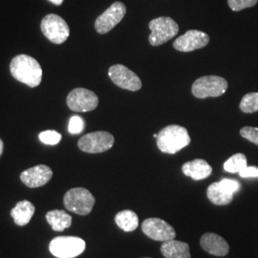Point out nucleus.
<instances>
[{
  "mask_svg": "<svg viewBox=\"0 0 258 258\" xmlns=\"http://www.w3.org/2000/svg\"><path fill=\"white\" fill-rule=\"evenodd\" d=\"M46 220L55 231H63L72 225V217L64 211L59 210L47 212Z\"/></svg>",
  "mask_w": 258,
  "mask_h": 258,
  "instance_id": "obj_19",
  "label": "nucleus"
},
{
  "mask_svg": "<svg viewBox=\"0 0 258 258\" xmlns=\"http://www.w3.org/2000/svg\"><path fill=\"white\" fill-rule=\"evenodd\" d=\"M143 258H150V257H143Z\"/></svg>",
  "mask_w": 258,
  "mask_h": 258,
  "instance_id": "obj_32",
  "label": "nucleus"
},
{
  "mask_svg": "<svg viewBox=\"0 0 258 258\" xmlns=\"http://www.w3.org/2000/svg\"><path fill=\"white\" fill-rule=\"evenodd\" d=\"M207 196L212 204L217 206L229 205L233 200V194H229L227 190H225L219 182L212 183L208 187Z\"/></svg>",
  "mask_w": 258,
  "mask_h": 258,
  "instance_id": "obj_20",
  "label": "nucleus"
},
{
  "mask_svg": "<svg viewBox=\"0 0 258 258\" xmlns=\"http://www.w3.org/2000/svg\"><path fill=\"white\" fill-rule=\"evenodd\" d=\"M219 184H221L222 187L229 194H234L239 190V183L233 179H223L219 182Z\"/></svg>",
  "mask_w": 258,
  "mask_h": 258,
  "instance_id": "obj_28",
  "label": "nucleus"
},
{
  "mask_svg": "<svg viewBox=\"0 0 258 258\" xmlns=\"http://www.w3.org/2000/svg\"><path fill=\"white\" fill-rule=\"evenodd\" d=\"M12 76L29 87H37L42 80V69L37 59L28 55L15 56L10 64Z\"/></svg>",
  "mask_w": 258,
  "mask_h": 258,
  "instance_id": "obj_1",
  "label": "nucleus"
},
{
  "mask_svg": "<svg viewBox=\"0 0 258 258\" xmlns=\"http://www.w3.org/2000/svg\"><path fill=\"white\" fill-rule=\"evenodd\" d=\"M115 139L109 132L97 131L84 135L79 140V148L86 153H102L109 150L114 145Z\"/></svg>",
  "mask_w": 258,
  "mask_h": 258,
  "instance_id": "obj_8",
  "label": "nucleus"
},
{
  "mask_svg": "<svg viewBox=\"0 0 258 258\" xmlns=\"http://www.w3.org/2000/svg\"><path fill=\"white\" fill-rule=\"evenodd\" d=\"M209 42L210 37L206 33L198 30H189L176 39L173 47L179 52L186 53L204 48Z\"/></svg>",
  "mask_w": 258,
  "mask_h": 258,
  "instance_id": "obj_13",
  "label": "nucleus"
},
{
  "mask_svg": "<svg viewBox=\"0 0 258 258\" xmlns=\"http://www.w3.org/2000/svg\"><path fill=\"white\" fill-rule=\"evenodd\" d=\"M99 98L95 93L85 88H76L67 96V105L72 111L89 112L97 108Z\"/></svg>",
  "mask_w": 258,
  "mask_h": 258,
  "instance_id": "obj_10",
  "label": "nucleus"
},
{
  "mask_svg": "<svg viewBox=\"0 0 258 258\" xmlns=\"http://www.w3.org/2000/svg\"><path fill=\"white\" fill-rule=\"evenodd\" d=\"M148 26L151 30L148 40L152 46H159L166 43L175 37L179 32L178 24L173 19L166 17L152 19Z\"/></svg>",
  "mask_w": 258,
  "mask_h": 258,
  "instance_id": "obj_5",
  "label": "nucleus"
},
{
  "mask_svg": "<svg viewBox=\"0 0 258 258\" xmlns=\"http://www.w3.org/2000/svg\"><path fill=\"white\" fill-rule=\"evenodd\" d=\"M86 247L85 241L75 236H58L50 242L49 249L58 258H74L82 254Z\"/></svg>",
  "mask_w": 258,
  "mask_h": 258,
  "instance_id": "obj_6",
  "label": "nucleus"
},
{
  "mask_svg": "<svg viewBox=\"0 0 258 258\" xmlns=\"http://www.w3.org/2000/svg\"><path fill=\"white\" fill-rule=\"evenodd\" d=\"M85 127V122L82 117L80 116H73L69 120L68 124V131L70 134L77 135L81 134Z\"/></svg>",
  "mask_w": 258,
  "mask_h": 258,
  "instance_id": "obj_25",
  "label": "nucleus"
},
{
  "mask_svg": "<svg viewBox=\"0 0 258 258\" xmlns=\"http://www.w3.org/2000/svg\"><path fill=\"white\" fill-rule=\"evenodd\" d=\"M40 28L43 35L55 44L63 43L70 35V29L64 19L54 14L42 19Z\"/></svg>",
  "mask_w": 258,
  "mask_h": 258,
  "instance_id": "obj_7",
  "label": "nucleus"
},
{
  "mask_svg": "<svg viewBox=\"0 0 258 258\" xmlns=\"http://www.w3.org/2000/svg\"><path fill=\"white\" fill-rule=\"evenodd\" d=\"M63 203L69 212H75L80 215H87L92 212L95 198L88 189L75 187L65 194Z\"/></svg>",
  "mask_w": 258,
  "mask_h": 258,
  "instance_id": "obj_3",
  "label": "nucleus"
},
{
  "mask_svg": "<svg viewBox=\"0 0 258 258\" xmlns=\"http://www.w3.org/2000/svg\"><path fill=\"white\" fill-rule=\"evenodd\" d=\"M240 135L243 138L258 146V127L245 126L240 130Z\"/></svg>",
  "mask_w": 258,
  "mask_h": 258,
  "instance_id": "obj_27",
  "label": "nucleus"
},
{
  "mask_svg": "<svg viewBox=\"0 0 258 258\" xmlns=\"http://www.w3.org/2000/svg\"><path fill=\"white\" fill-rule=\"evenodd\" d=\"M182 170L184 175L192 178L195 181H199L212 174V167L203 159H196L184 164Z\"/></svg>",
  "mask_w": 258,
  "mask_h": 258,
  "instance_id": "obj_16",
  "label": "nucleus"
},
{
  "mask_svg": "<svg viewBox=\"0 0 258 258\" xmlns=\"http://www.w3.org/2000/svg\"><path fill=\"white\" fill-rule=\"evenodd\" d=\"M115 222L122 231L127 232L135 231L139 226L138 215L133 211H121L115 216Z\"/></svg>",
  "mask_w": 258,
  "mask_h": 258,
  "instance_id": "obj_21",
  "label": "nucleus"
},
{
  "mask_svg": "<svg viewBox=\"0 0 258 258\" xmlns=\"http://www.w3.org/2000/svg\"><path fill=\"white\" fill-rule=\"evenodd\" d=\"M38 138H39L41 143H43L45 145L55 146L60 142L61 135L55 130H46V131L41 132L38 135Z\"/></svg>",
  "mask_w": 258,
  "mask_h": 258,
  "instance_id": "obj_24",
  "label": "nucleus"
},
{
  "mask_svg": "<svg viewBox=\"0 0 258 258\" xmlns=\"http://www.w3.org/2000/svg\"><path fill=\"white\" fill-rule=\"evenodd\" d=\"M53 177V171L45 165L33 166L20 174V180L28 187L35 188L46 184Z\"/></svg>",
  "mask_w": 258,
  "mask_h": 258,
  "instance_id": "obj_14",
  "label": "nucleus"
},
{
  "mask_svg": "<svg viewBox=\"0 0 258 258\" xmlns=\"http://www.w3.org/2000/svg\"><path fill=\"white\" fill-rule=\"evenodd\" d=\"M258 0H228L229 7L234 12H239L256 5Z\"/></svg>",
  "mask_w": 258,
  "mask_h": 258,
  "instance_id": "obj_26",
  "label": "nucleus"
},
{
  "mask_svg": "<svg viewBox=\"0 0 258 258\" xmlns=\"http://www.w3.org/2000/svg\"><path fill=\"white\" fill-rule=\"evenodd\" d=\"M111 81L122 89L129 91H138L142 88V82L137 75L126 66L115 64L108 71Z\"/></svg>",
  "mask_w": 258,
  "mask_h": 258,
  "instance_id": "obj_11",
  "label": "nucleus"
},
{
  "mask_svg": "<svg viewBox=\"0 0 258 258\" xmlns=\"http://www.w3.org/2000/svg\"><path fill=\"white\" fill-rule=\"evenodd\" d=\"M126 14V6L122 2H114L108 9L95 21L96 31L104 35L118 25Z\"/></svg>",
  "mask_w": 258,
  "mask_h": 258,
  "instance_id": "obj_9",
  "label": "nucleus"
},
{
  "mask_svg": "<svg viewBox=\"0 0 258 258\" xmlns=\"http://www.w3.org/2000/svg\"><path fill=\"white\" fill-rule=\"evenodd\" d=\"M200 244L207 252L212 255L225 256L230 251V247L227 241L216 233H205L201 237Z\"/></svg>",
  "mask_w": 258,
  "mask_h": 258,
  "instance_id": "obj_15",
  "label": "nucleus"
},
{
  "mask_svg": "<svg viewBox=\"0 0 258 258\" xmlns=\"http://www.w3.org/2000/svg\"><path fill=\"white\" fill-rule=\"evenodd\" d=\"M240 110L244 113H254L258 111V92L246 94L239 104Z\"/></svg>",
  "mask_w": 258,
  "mask_h": 258,
  "instance_id": "obj_23",
  "label": "nucleus"
},
{
  "mask_svg": "<svg viewBox=\"0 0 258 258\" xmlns=\"http://www.w3.org/2000/svg\"><path fill=\"white\" fill-rule=\"evenodd\" d=\"M36 208L33 204L29 201H20L16 205V207L12 210L11 215L15 223L20 226H26L31 221L33 215L35 214Z\"/></svg>",
  "mask_w": 258,
  "mask_h": 258,
  "instance_id": "obj_18",
  "label": "nucleus"
},
{
  "mask_svg": "<svg viewBox=\"0 0 258 258\" xmlns=\"http://www.w3.org/2000/svg\"><path fill=\"white\" fill-rule=\"evenodd\" d=\"M239 175L242 178H258V167L246 166L242 171H240Z\"/></svg>",
  "mask_w": 258,
  "mask_h": 258,
  "instance_id": "obj_29",
  "label": "nucleus"
},
{
  "mask_svg": "<svg viewBox=\"0 0 258 258\" xmlns=\"http://www.w3.org/2000/svg\"><path fill=\"white\" fill-rule=\"evenodd\" d=\"M142 230L151 239L166 242L175 238L176 231L168 223L160 218H148L143 222Z\"/></svg>",
  "mask_w": 258,
  "mask_h": 258,
  "instance_id": "obj_12",
  "label": "nucleus"
},
{
  "mask_svg": "<svg viewBox=\"0 0 258 258\" xmlns=\"http://www.w3.org/2000/svg\"><path fill=\"white\" fill-rule=\"evenodd\" d=\"M190 143V137L184 126L170 124L162 129L158 133L157 147L168 154H175L181 149L187 147Z\"/></svg>",
  "mask_w": 258,
  "mask_h": 258,
  "instance_id": "obj_2",
  "label": "nucleus"
},
{
  "mask_svg": "<svg viewBox=\"0 0 258 258\" xmlns=\"http://www.w3.org/2000/svg\"><path fill=\"white\" fill-rule=\"evenodd\" d=\"M228 89V82L218 76H205L197 79L191 88L194 97L206 99L209 97H220Z\"/></svg>",
  "mask_w": 258,
  "mask_h": 258,
  "instance_id": "obj_4",
  "label": "nucleus"
},
{
  "mask_svg": "<svg viewBox=\"0 0 258 258\" xmlns=\"http://www.w3.org/2000/svg\"><path fill=\"white\" fill-rule=\"evenodd\" d=\"M246 166H248L247 157L242 153H236L225 162L224 169L230 173H239Z\"/></svg>",
  "mask_w": 258,
  "mask_h": 258,
  "instance_id": "obj_22",
  "label": "nucleus"
},
{
  "mask_svg": "<svg viewBox=\"0 0 258 258\" xmlns=\"http://www.w3.org/2000/svg\"><path fill=\"white\" fill-rule=\"evenodd\" d=\"M162 254L166 258H190L189 246L181 241L168 240L161 246Z\"/></svg>",
  "mask_w": 258,
  "mask_h": 258,
  "instance_id": "obj_17",
  "label": "nucleus"
},
{
  "mask_svg": "<svg viewBox=\"0 0 258 258\" xmlns=\"http://www.w3.org/2000/svg\"><path fill=\"white\" fill-rule=\"evenodd\" d=\"M3 149H4V144H3V141L0 139V156L3 153Z\"/></svg>",
  "mask_w": 258,
  "mask_h": 258,
  "instance_id": "obj_31",
  "label": "nucleus"
},
{
  "mask_svg": "<svg viewBox=\"0 0 258 258\" xmlns=\"http://www.w3.org/2000/svg\"><path fill=\"white\" fill-rule=\"evenodd\" d=\"M49 1L52 2V3H54L55 5H61L62 2H63V0H49Z\"/></svg>",
  "mask_w": 258,
  "mask_h": 258,
  "instance_id": "obj_30",
  "label": "nucleus"
}]
</instances>
